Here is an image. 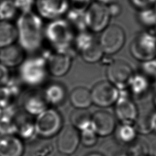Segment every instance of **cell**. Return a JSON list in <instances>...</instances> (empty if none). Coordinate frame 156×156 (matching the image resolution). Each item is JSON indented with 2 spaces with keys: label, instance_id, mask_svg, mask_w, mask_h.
I'll use <instances>...</instances> for the list:
<instances>
[{
  "label": "cell",
  "instance_id": "19",
  "mask_svg": "<svg viewBox=\"0 0 156 156\" xmlns=\"http://www.w3.org/2000/svg\"><path fill=\"white\" fill-rule=\"evenodd\" d=\"M43 94L48 104L53 106L62 105L66 99V90L59 82H51L44 88Z\"/></svg>",
  "mask_w": 156,
  "mask_h": 156
},
{
  "label": "cell",
  "instance_id": "42",
  "mask_svg": "<svg viewBox=\"0 0 156 156\" xmlns=\"http://www.w3.org/2000/svg\"><path fill=\"white\" fill-rule=\"evenodd\" d=\"M107 7L111 17H116L121 13L122 9L121 5L115 1L107 5Z\"/></svg>",
  "mask_w": 156,
  "mask_h": 156
},
{
  "label": "cell",
  "instance_id": "12",
  "mask_svg": "<svg viewBox=\"0 0 156 156\" xmlns=\"http://www.w3.org/2000/svg\"><path fill=\"white\" fill-rule=\"evenodd\" d=\"M46 59L48 72L54 77H62L69 71L72 57L65 52H46L41 54Z\"/></svg>",
  "mask_w": 156,
  "mask_h": 156
},
{
  "label": "cell",
  "instance_id": "31",
  "mask_svg": "<svg viewBox=\"0 0 156 156\" xmlns=\"http://www.w3.org/2000/svg\"><path fill=\"white\" fill-rule=\"evenodd\" d=\"M26 85L21 80L19 74L10 76L5 86L10 92L13 99L18 97L24 90V87Z\"/></svg>",
  "mask_w": 156,
  "mask_h": 156
},
{
  "label": "cell",
  "instance_id": "7",
  "mask_svg": "<svg viewBox=\"0 0 156 156\" xmlns=\"http://www.w3.org/2000/svg\"><path fill=\"white\" fill-rule=\"evenodd\" d=\"M108 81L118 90H125L135 74L130 65L122 60H115L107 66L106 71Z\"/></svg>",
  "mask_w": 156,
  "mask_h": 156
},
{
  "label": "cell",
  "instance_id": "34",
  "mask_svg": "<svg viewBox=\"0 0 156 156\" xmlns=\"http://www.w3.org/2000/svg\"><path fill=\"white\" fill-rule=\"evenodd\" d=\"M16 124L12 118L1 116L0 119V135H16Z\"/></svg>",
  "mask_w": 156,
  "mask_h": 156
},
{
  "label": "cell",
  "instance_id": "39",
  "mask_svg": "<svg viewBox=\"0 0 156 156\" xmlns=\"http://www.w3.org/2000/svg\"><path fill=\"white\" fill-rule=\"evenodd\" d=\"M53 151L52 144L50 143H45L40 146L35 152V156H48Z\"/></svg>",
  "mask_w": 156,
  "mask_h": 156
},
{
  "label": "cell",
  "instance_id": "35",
  "mask_svg": "<svg viewBox=\"0 0 156 156\" xmlns=\"http://www.w3.org/2000/svg\"><path fill=\"white\" fill-rule=\"evenodd\" d=\"M141 73L147 77H155L156 79V59L142 62Z\"/></svg>",
  "mask_w": 156,
  "mask_h": 156
},
{
  "label": "cell",
  "instance_id": "38",
  "mask_svg": "<svg viewBox=\"0 0 156 156\" xmlns=\"http://www.w3.org/2000/svg\"><path fill=\"white\" fill-rule=\"evenodd\" d=\"M17 10L22 13L31 11L32 8L35 4V0H13Z\"/></svg>",
  "mask_w": 156,
  "mask_h": 156
},
{
  "label": "cell",
  "instance_id": "23",
  "mask_svg": "<svg viewBox=\"0 0 156 156\" xmlns=\"http://www.w3.org/2000/svg\"><path fill=\"white\" fill-rule=\"evenodd\" d=\"M149 87L150 84L148 77L140 73H135L129 88L132 95L136 98H141L148 92Z\"/></svg>",
  "mask_w": 156,
  "mask_h": 156
},
{
  "label": "cell",
  "instance_id": "6",
  "mask_svg": "<svg viewBox=\"0 0 156 156\" xmlns=\"http://www.w3.org/2000/svg\"><path fill=\"white\" fill-rule=\"evenodd\" d=\"M110 15L107 5L95 1L91 3L85 12L87 29L91 32H101L108 25Z\"/></svg>",
  "mask_w": 156,
  "mask_h": 156
},
{
  "label": "cell",
  "instance_id": "30",
  "mask_svg": "<svg viewBox=\"0 0 156 156\" xmlns=\"http://www.w3.org/2000/svg\"><path fill=\"white\" fill-rule=\"evenodd\" d=\"M137 18L139 23L144 27L153 28L156 27V12L154 9L147 7L140 10Z\"/></svg>",
  "mask_w": 156,
  "mask_h": 156
},
{
  "label": "cell",
  "instance_id": "21",
  "mask_svg": "<svg viewBox=\"0 0 156 156\" xmlns=\"http://www.w3.org/2000/svg\"><path fill=\"white\" fill-rule=\"evenodd\" d=\"M92 115L87 109L76 108L70 115L71 124L79 132L91 127Z\"/></svg>",
  "mask_w": 156,
  "mask_h": 156
},
{
  "label": "cell",
  "instance_id": "17",
  "mask_svg": "<svg viewBox=\"0 0 156 156\" xmlns=\"http://www.w3.org/2000/svg\"><path fill=\"white\" fill-rule=\"evenodd\" d=\"M24 49L19 45L12 44L0 49V63L9 67L20 66L25 59Z\"/></svg>",
  "mask_w": 156,
  "mask_h": 156
},
{
  "label": "cell",
  "instance_id": "14",
  "mask_svg": "<svg viewBox=\"0 0 156 156\" xmlns=\"http://www.w3.org/2000/svg\"><path fill=\"white\" fill-rule=\"evenodd\" d=\"M35 5L38 14L49 20L60 18L69 9L68 0H36Z\"/></svg>",
  "mask_w": 156,
  "mask_h": 156
},
{
  "label": "cell",
  "instance_id": "40",
  "mask_svg": "<svg viewBox=\"0 0 156 156\" xmlns=\"http://www.w3.org/2000/svg\"><path fill=\"white\" fill-rule=\"evenodd\" d=\"M130 4L135 8L141 10L156 2V0H129Z\"/></svg>",
  "mask_w": 156,
  "mask_h": 156
},
{
  "label": "cell",
  "instance_id": "45",
  "mask_svg": "<svg viewBox=\"0 0 156 156\" xmlns=\"http://www.w3.org/2000/svg\"><path fill=\"white\" fill-rule=\"evenodd\" d=\"M85 156H103L99 152H90L86 155Z\"/></svg>",
  "mask_w": 156,
  "mask_h": 156
},
{
  "label": "cell",
  "instance_id": "15",
  "mask_svg": "<svg viewBox=\"0 0 156 156\" xmlns=\"http://www.w3.org/2000/svg\"><path fill=\"white\" fill-rule=\"evenodd\" d=\"M17 127L16 135L22 140L30 141L38 136L32 115L20 108L13 118Z\"/></svg>",
  "mask_w": 156,
  "mask_h": 156
},
{
  "label": "cell",
  "instance_id": "4",
  "mask_svg": "<svg viewBox=\"0 0 156 156\" xmlns=\"http://www.w3.org/2000/svg\"><path fill=\"white\" fill-rule=\"evenodd\" d=\"M35 126L37 135L43 138H52L63 126L62 115L53 108H48L37 116Z\"/></svg>",
  "mask_w": 156,
  "mask_h": 156
},
{
  "label": "cell",
  "instance_id": "46",
  "mask_svg": "<svg viewBox=\"0 0 156 156\" xmlns=\"http://www.w3.org/2000/svg\"><path fill=\"white\" fill-rule=\"evenodd\" d=\"M152 156H156V143H154L152 145Z\"/></svg>",
  "mask_w": 156,
  "mask_h": 156
},
{
  "label": "cell",
  "instance_id": "27",
  "mask_svg": "<svg viewBox=\"0 0 156 156\" xmlns=\"http://www.w3.org/2000/svg\"><path fill=\"white\" fill-rule=\"evenodd\" d=\"M66 20L69 23L74 31L77 32L87 30L85 19V12L69 9L66 13Z\"/></svg>",
  "mask_w": 156,
  "mask_h": 156
},
{
  "label": "cell",
  "instance_id": "9",
  "mask_svg": "<svg viewBox=\"0 0 156 156\" xmlns=\"http://www.w3.org/2000/svg\"><path fill=\"white\" fill-rule=\"evenodd\" d=\"M14 101L32 116H37L48 108L43 92L37 90H24Z\"/></svg>",
  "mask_w": 156,
  "mask_h": 156
},
{
  "label": "cell",
  "instance_id": "2",
  "mask_svg": "<svg viewBox=\"0 0 156 156\" xmlns=\"http://www.w3.org/2000/svg\"><path fill=\"white\" fill-rule=\"evenodd\" d=\"M75 36L74 30L66 19L51 20L44 27V37L51 48L55 51L66 53L72 57L74 55Z\"/></svg>",
  "mask_w": 156,
  "mask_h": 156
},
{
  "label": "cell",
  "instance_id": "32",
  "mask_svg": "<svg viewBox=\"0 0 156 156\" xmlns=\"http://www.w3.org/2000/svg\"><path fill=\"white\" fill-rule=\"evenodd\" d=\"M17 9L13 0L0 1V20L9 21L15 16Z\"/></svg>",
  "mask_w": 156,
  "mask_h": 156
},
{
  "label": "cell",
  "instance_id": "10",
  "mask_svg": "<svg viewBox=\"0 0 156 156\" xmlns=\"http://www.w3.org/2000/svg\"><path fill=\"white\" fill-rule=\"evenodd\" d=\"M90 91L93 103L102 108L115 104L119 94V90L109 81L98 82Z\"/></svg>",
  "mask_w": 156,
  "mask_h": 156
},
{
  "label": "cell",
  "instance_id": "5",
  "mask_svg": "<svg viewBox=\"0 0 156 156\" xmlns=\"http://www.w3.org/2000/svg\"><path fill=\"white\" fill-rule=\"evenodd\" d=\"M130 52L136 60L144 62L156 57V37L149 31L138 33L130 44Z\"/></svg>",
  "mask_w": 156,
  "mask_h": 156
},
{
  "label": "cell",
  "instance_id": "47",
  "mask_svg": "<svg viewBox=\"0 0 156 156\" xmlns=\"http://www.w3.org/2000/svg\"><path fill=\"white\" fill-rule=\"evenodd\" d=\"M153 101H154V103L155 105L156 106V88H155V90L154 93V96H153Z\"/></svg>",
  "mask_w": 156,
  "mask_h": 156
},
{
  "label": "cell",
  "instance_id": "33",
  "mask_svg": "<svg viewBox=\"0 0 156 156\" xmlns=\"http://www.w3.org/2000/svg\"><path fill=\"white\" fill-rule=\"evenodd\" d=\"M98 135L92 128H89L80 132V144L87 147H91L96 144Z\"/></svg>",
  "mask_w": 156,
  "mask_h": 156
},
{
  "label": "cell",
  "instance_id": "41",
  "mask_svg": "<svg viewBox=\"0 0 156 156\" xmlns=\"http://www.w3.org/2000/svg\"><path fill=\"white\" fill-rule=\"evenodd\" d=\"M10 77L8 68L0 63V86L5 85Z\"/></svg>",
  "mask_w": 156,
  "mask_h": 156
},
{
  "label": "cell",
  "instance_id": "25",
  "mask_svg": "<svg viewBox=\"0 0 156 156\" xmlns=\"http://www.w3.org/2000/svg\"><path fill=\"white\" fill-rule=\"evenodd\" d=\"M80 54L84 62L88 63H94L100 61L105 54L99 41L96 40L81 51Z\"/></svg>",
  "mask_w": 156,
  "mask_h": 156
},
{
  "label": "cell",
  "instance_id": "29",
  "mask_svg": "<svg viewBox=\"0 0 156 156\" xmlns=\"http://www.w3.org/2000/svg\"><path fill=\"white\" fill-rule=\"evenodd\" d=\"M95 41L91 32L86 30L77 32L74 38V46L76 50L80 53Z\"/></svg>",
  "mask_w": 156,
  "mask_h": 156
},
{
  "label": "cell",
  "instance_id": "3",
  "mask_svg": "<svg viewBox=\"0 0 156 156\" xmlns=\"http://www.w3.org/2000/svg\"><path fill=\"white\" fill-rule=\"evenodd\" d=\"M48 73L46 59L41 54L25 58L19 66L20 77L26 85L31 87L43 84Z\"/></svg>",
  "mask_w": 156,
  "mask_h": 156
},
{
  "label": "cell",
  "instance_id": "48",
  "mask_svg": "<svg viewBox=\"0 0 156 156\" xmlns=\"http://www.w3.org/2000/svg\"><path fill=\"white\" fill-rule=\"evenodd\" d=\"M54 156H69V155H67V154H62V153H60V152H58L55 155H54Z\"/></svg>",
  "mask_w": 156,
  "mask_h": 156
},
{
  "label": "cell",
  "instance_id": "50",
  "mask_svg": "<svg viewBox=\"0 0 156 156\" xmlns=\"http://www.w3.org/2000/svg\"><path fill=\"white\" fill-rule=\"evenodd\" d=\"M155 9H154V10H155V12H156V2H155Z\"/></svg>",
  "mask_w": 156,
  "mask_h": 156
},
{
  "label": "cell",
  "instance_id": "26",
  "mask_svg": "<svg viewBox=\"0 0 156 156\" xmlns=\"http://www.w3.org/2000/svg\"><path fill=\"white\" fill-rule=\"evenodd\" d=\"M116 139H108L102 141L99 152L103 156H125V149Z\"/></svg>",
  "mask_w": 156,
  "mask_h": 156
},
{
  "label": "cell",
  "instance_id": "13",
  "mask_svg": "<svg viewBox=\"0 0 156 156\" xmlns=\"http://www.w3.org/2000/svg\"><path fill=\"white\" fill-rule=\"evenodd\" d=\"M80 144V132L71 124L63 126L57 134V147L59 152L71 155Z\"/></svg>",
  "mask_w": 156,
  "mask_h": 156
},
{
  "label": "cell",
  "instance_id": "44",
  "mask_svg": "<svg viewBox=\"0 0 156 156\" xmlns=\"http://www.w3.org/2000/svg\"><path fill=\"white\" fill-rule=\"evenodd\" d=\"M115 0H96V1L102 3L103 4H105V5H108L110 3L114 2Z\"/></svg>",
  "mask_w": 156,
  "mask_h": 156
},
{
  "label": "cell",
  "instance_id": "18",
  "mask_svg": "<svg viewBox=\"0 0 156 156\" xmlns=\"http://www.w3.org/2000/svg\"><path fill=\"white\" fill-rule=\"evenodd\" d=\"M23 141L16 135H0V156H22Z\"/></svg>",
  "mask_w": 156,
  "mask_h": 156
},
{
  "label": "cell",
  "instance_id": "20",
  "mask_svg": "<svg viewBox=\"0 0 156 156\" xmlns=\"http://www.w3.org/2000/svg\"><path fill=\"white\" fill-rule=\"evenodd\" d=\"M69 101L75 108L87 109L93 104L91 91L83 87H76L70 93Z\"/></svg>",
  "mask_w": 156,
  "mask_h": 156
},
{
  "label": "cell",
  "instance_id": "11",
  "mask_svg": "<svg viewBox=\"0 0 156 156\" xmlns=\"http://www.w3.org/2000/svg\"><path fill=\"white\" fill-rule=\"evenodd\" d=\"M125 90H119V97L115 104V113L121 123L133 125L137 119L139 110Z\"/></svg>",
  "mask_w": 156,
  "mask_h": 156
},
{
  "label": "cell",
  "instance_id": "36",
  "mask_svg": "<svg viewBox=\"0 0 156 156\" xmlns=\"http://www.w3.org/2000/svg\"><path fill=\"white\" fill-rule=\"evenodd\" d=\"M10 92L5 86H0V107L1 108L6 107L13 101Z\"/></svg>",
  "mask_w": 156,
  "mask_h": 156
},
{
  "label": "cell",
  "instance_id": "43",
  "mask_svg": "<svg viewBox=\"0 0 156 156\" xmlns=\"http://www.w3.org/2000/svg\"><path fill=\"white\" fill-rule=\"evenodd\" d=\"M150 126L152 132L156 133V111L151 113V114Z\"/></svg>",
  "mask_w": 156,
  "mask_h": 156
},
{
  "label": "cell",
  "instance_id": "28",
  "mask_svg": "<svg viewBox=\"0 0 156 156\" xmlns=\"http://www.w3.org/2000/svg\"><path fill=\"white\" fill-rule=\"evenodd\" d=\"M149 151L147 143L142 139L136 138L133 142L127 145L125 156H149Z\"/></svg>",
  "mask_w": 156,
  "mask_h": 156
},
{
  "label": "cell",
  "instance_id": "16",
  "mask_svg": "<svg viewBox=\"0 0 156 156\" xmlns=\"http://www.w3.org/2000/svg\"><path fill=\"white\" fill-rule=\"evenodd\" d=\"M91 127L99 136H108L115 130V118L106 110L96 111L92 115Z\"/></svg>",
  "mask_w": 156,
  "mask_h": 156
},
{
  "label": "cell",
  "instance_id": "49",
  "mask_svg": "<svg viewBox=\"0 0 156 156\" xmlns=\"http://www.w3.org/2000/svg\"><path fill=\"white\" fill-rule=\"evenodd\" d=\"M1 116H2V108L0 107V119H1Z\"/></svg>",
  "mask_w": 156,
  "mask_h": 156
},
{
  "label": "cell",
  "instance_id": "22",
  "mask_svg": "<svg viewBox=\"0 0 156 156\" xmlns=\"http://www.w3.org/2000/svg\"><path fill=\"white\" fill-rule=\"evenodd\" d=\"M18 39L16 26L8 21H0V48L13 44Z\"/></svg>",
  "mask_w": 156,
  "mask_h": 156
},
{
  "label": "cell",
  "instance_id": "37",
  "mask_svg": "<svg viewBox=\"0 0 156 156\" xmlns=\"http://www.w3.org/2000/svg\"><path fill=\"white\" fill-rule=\"evenodd\" d=\"M69 9L85 12L91 4V0H68Z\"/></svg>",
  "mask_w": 156,
  "mask_h": 156
},
{
  "label": "cell",
  "instance_id": "8",
  "mask_svg": "<svg viewBox=\"0 0 156 156\" xmlns=\"http://www.w3.org/2000/svg\"><path fill=\"white\" fill-rule=\"evenodd\" d=\"M126 41L125 32L119 25H108L101 32L99 43L107 55H113L119 52Z\"/></svg>",
  "mask_w": 156,
  "mask_h": 156
},
{
  "label": "cell",
  "instance_id": "1",
  "mask_svg": "<svg viewBox=\"0 0 156 156\" xmlns=\"http://www.w3.org/2000/svg\"><path fill=\"white\" fill-rule=\"evenodd\" d=\"M18 44L25 52L34 53L43 41L44 27L42 18L32 11L21 13L16 22Z\"/></svg>",
  "mask_w": 156,
  "mask_h": 156
},
{
  "label": "cell",
  "instance_id": "24",
  "mask_svg": "<svg viewBox=\"0 0 156 156\" xmlns=\"http://www.w3.org/2000/svg\"><path fill=\"white\" fill-rule=\"evenodd\" d=\"M115 139L121 144L128 145L137 138V132L133 124H122L116 127Z\"/></svg>",
  "mask_w": 156,
  "mask_h": 156
}]
</instances>
